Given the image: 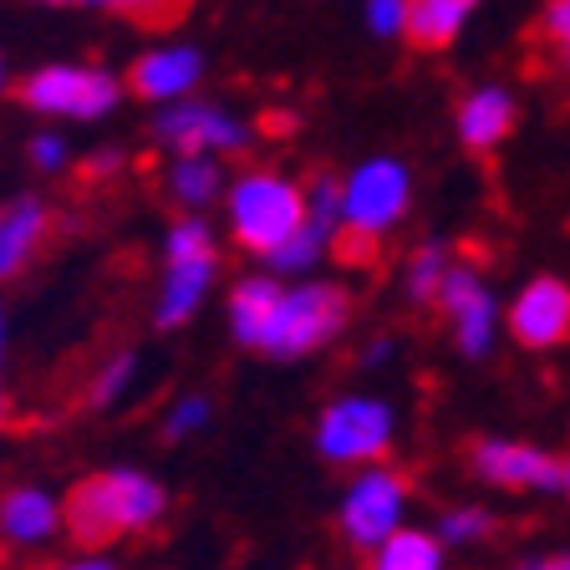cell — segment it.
Listing matches in <instances>:
<instances>
[{
    "label": "cell",
    "mask_w": 570,
    "mask_h": 570,
    "mask_svg": "<svg viewBox=\"0 0 570 570\" xmlns=\"http://www.w3.org/2000/svg\"><path fill=\"white\" fill-rule=\"evenodd\" d=\"M520 570H570V550H546V556L520 560Z\"/></svg>",
    "instance_id": "f1b7e54d"
},
{
    "label": "cell",
    "mask_w": 570,
    "mask_h": 570,
    "mask_svg": "<svg viewBox=\"0 0 570 570\" xmlns=\"http://www.w3.org/2000/svg\"><path fill=\"white\" fill-rule=\"evenodd\" d=\"M433 306L443 311V321H449V332H453V346H459L469 362H479V356L494 352L499 301H494V291L484 285V275H479L474 265H449Z\"/></svg>",
    "instance_id": "9c48e42d"
},
{
    "label": "cell",
    "mask_w": 570,
    "mask_h": 570,
    "mask_svg": "<svg viewBox=\"0 0 570 570\" xmlns=\"http://www.w3.org/2000/svg\"><path fill=\"white\" fill-rule=\"evenodd\" d=\"M352 291L342 281L281 285L275 275H249L229 291V336L245 352L301 362V356L332 346L352 326Z\"/></svg>",
    "instance_id": "6da1fadb"
},
{
    "label": "cell",
    "mask_w": 570,
    "mask_h": 570,
    "mask_svg": "<svg viewBox=\"0 0 570 570\" xmlns=\"http://www.w3.org/2000/svg\"><path fill=\"white\" fill-rule=\"evenodd\" d=\"M132 382H138V352H118V356H112V362H107V367L92 377L87 397H92V407H118L122 397L132 392Z\"/></svg>",
    "instance_id": "cb8c5ba5"
},
{
    "label": "cell",
    "mask_w": 570,
    "mask_h": 570,
    "mask_svg": "<svg viewBox=\"0 0 570 570\" xmlns=\"http://www.w3.org/2000/svg\"><path fill=\"white\" fill-rule=\"evenodd\" d=\"M47 235H51V204L16 199L11 209H0V285L26 275V265L47 249Z\"/></svg>",
    "instance_id": "2e32d148"
},
{
    "label": "cell",
    "mask_w": 570,
    "mask_h": 570,
    "mask_svg": "<svg viewBox=\"0 0 570 570\" xmlns=\"http://www.w3.org/2000/svg\"><path fill=\"white\" fill-rule=\"evenodd\" d=\"M494 514L484 510V504H453V510L439 514V524H433V534L443 540V550H463V546H479V540H489L494 534Z\"/></svg>",
    "instance_id": "7402d4cb"
},
{
    "label": "cell",
    "mask_w": 570,
    "mask_h": 570,
    "mask_svg": "<svg viewBox=\"0 0 570 570\" xmlns=\"http://www.w3.org/2000/svg\"><path fill=\"white\" fill-rule=\"evenodd\" d=\"M479 0H403V26H397V36H403L413 51H449L453 41H459V31L469 26V16H474Z\"/></svg>",
    "instance_id": "e0dca14e"
},
{
    "label": "cell",
    "mask_w": 570,
    "mask_h": 570,
    "mask_svg": "<svg viewBox=\"0 0 570 570\" xmlns=\"http://www.w3.org/2000/svg\"><path fill=\"white\" fill-rule=\"evenodd\" d=\"M225 209H229V235L245 255H261L271 261L285 239L296 235L311 219L306 204V184L271 168H255V174H239L225 189Z\"/></svg>",
    "instance_id": "3957f363"
},
{
    "label": "cell",
    "mask_w": 570,
    "mask_h": 570,
    "mask_svg": "<svg viewBox=\"0 0 570 570\" xmlns=\"http://www.w3.org/2000/svg\"><path fill=\"white\" fill-rule=\"evenodd\" d=\"M392 433H397V417H392L387 397L352 392V397H336L321 407L316 453L332 469H367V463H382V453L392 449Z\"/></svg>",
    "instance_id": "8992f818"
},
{
    "label": "cell",
    "mask_w": 570,
    "mask_h": 570,
    "mask_svg": "<svg viewBox=\"0 0 570 570\" xmlns=\"http://www.w3.org/2000/svg\"><path fill=\"white\" fill-rule=\"evenodd\" d=\"M214 275H219V245H214L209 225L194 219V214L174 219V229L164 239V296L154 306L158 332H178V326H189L199 316Z\"/></svg>",
    "instance_id": "277c9868"
},
{
    "label": "cell",
    "mask_w": 570,
    "mask_h": 570,
    "mask_svg": "<svg viewBox=\"0 0 570 570\" xmlns=\"http://www.w3.org/2000/svg\"><path fill=\"white\" fill-rule=\"evenodd\" d=\"M31 164L47 168V174H57V168L67 164V142H61L57 132H41V138H31Z\"/></svg>",
    "instance_id": "4316f807"
},
{
    "label": "cell",
    "mask_w": 570,
    "mask_h": 570,
    "mask_svg": "<svg viewBox=\"0 0 570 570\" xmlns=\"http://www.w3.org/2000/svg\"><path fill=\"white\" fill-rule=\"evenodd\" d=\"M469 469L479 484L510 489V494H556L560 489V459L524 439H474Z\"/></svg>",
    "instance_id": "30bf717a"
},
{
    "label": "cell",
    "mask_w": 570,
    "mask_h": 570,
    "mask_svg": "<svg viewBox=\"0 0 570 570\" xmlns=\"http://www.w3.org/2000/svg\"><path fill=\"white\" fill-rule=\"evenodd\" d=\"M534 41L556 51L560 67H570V0H546L540 26H534Z\"/></svg>",
    "instance_id": "484cf974"
},
{
    "label": "cell",
    "mask_w": 570,
    "mask_h": 570,
    "mask_svg": "<svg viewBox=\"0 0 570 570\" xmlns=\"http://www.w3.org/2000/svg\"><path fill=\"white\" fill-rule=\"evenodd\" d=\"M154 138L164 142V148H174L178 158H229V154H245L249 148V128L245 122H235L229 112H219V107L209 102H184L178 97L174 107H164V118L154 122Z\"/></svg>",
    "instance_id": "8fae6325"
},
{
    "label": "cell",
    "mask_w": 570,
    "mask_h": 570,
    "mask_svg": "<svg viewBox=\"0 0 570 570\" xmlns=\"http://www.w3.org/2000/svg\"><path fill=\"white\" fill-rule=\"evenodd\" d=\"M367 570H443V540L433 530L403 524L377 550H367Z\"/></svg>",
    "instance_id": "ac0fdd59"
},
{
    "label": "cell",
    "mask_w": 570,
    "mask_h": 570,
    "mask_svg": "<svg viewBox=\"0 0 570 570\" xmlns=\"http://www.w3.org/2000/svg\"><path fill=\"white\" fill-rule=\"evenodd\" d=\"M11 97L41 118H77L92 122L102 112H112L122 97V82L107 77L102 67H41L26 71L21 82L11 87Z\"/></svg>",
    "instance_id": "52a82bcc"
},
{
    "label": "cell",
    "mask_w": 570,
    "mask_h": 570,
    "mask_svg": "<svg viewBox=\"0 0 570 570\" xmlns=\"http://www.w3.org/2000/svg\"><path fill=\"white\" fill-rule=\"evenodd\" d=\"M0 356H6V311H0ZM0 423H6V387H0Z\"/></svg>",
    "instance_id": "4dcf8cb0"
},
{
    "label": "cell",
    "mask_w": 570,
    "mask_h": 570,
    "mask_svg": "<svg viewBox=\"0 0 570 570\" xmlns=\"http://www.w3.org/2000/svg\"><path fill=\"white\" fill-rule=\"evenodd\" d=\"M204 77V61L199 51H184V47H164V51H148L128 67L122 87L142 102H178V97H189L194 82Z\"/></svg>",
    "instance_id": "5bb4252c"
},
{
    "label": "cell",
    "mask_w": 570,
    "mask_h": 570,
    "mask_svg": "<svg viewBox=\"0 0 570 570\" xmlns=\"http://www.w3.org/2000/svg\"><path fill=\"white\" fill-rule=\"evenodd\" d=\"M407 199H413L407 168L397 158H372L352 178H342V225L336 229L382 245V235L407 214Z\"/></svg>",
    "instance_id": "ba28073f"
},
{
    "label": "cell",
    "mask_w": 570,
    "mask_h": 570,
    "mask_svg": "<svg viewBox=\"0 0 570 570\" xmlns=\"http://www.w3.org/2000/svg\"><path fill=\"white\" fill-rule=\"evenodd\" d=\"M560 494L570 499V459H560Z\"/></svg>",
    "instance_id": "836d02e7"
},
{
    "label": "cell",
    "mask_w": 570,
    "mask_h": 570,
    "mask_svg": "<svg viewBox=\"0 0 570 570\" xmlns=\"http://www.w3.org/2000/svg\"><path fill=\"white\" fill-rule=\"evenodd\" d=\"M214 417V403L204 397V392H189V397H178L174 407L164 413V439L168 443H189L194 433H204Z\"/></svg>",
    "instance_id": "d4e9b609"
},
{
    "label": "cell",
    "mask_w": 570,
    "mask_h": 570,
    "mask_svg": "<svg viewBox=\"0 0 570 570\" xmlns=\"http://www.w3.org/2000/svg\"><path fill=\"white\" fill-rule=\"evenodd\" d=\"M453 122H459V142L469 154H494L499 142L520 128V102L504 87H479L459 102Z\"/></svg>",
    "instance_id": "9a60e30c"
},
{
    "label": "cell",
    "mask_w": 570,
    "mask_h": 570,
    "mask_svg": "<svg viewBox=\"0 0 570 570\" xmlns=\"http://www.w3.org/2000/svg\"><path fill=\"white\" fill-rule=\"evenodd\" d=\"M332 235H336V225H326V219H306V225H301L296 235H291V239H285V245L271 255V265H275L281 275L311 271L321 255H332Z\"/></svg>",
    "instance_id": "ffe728a7"
},
{
    "label": "cell",
    "mask_w": 570,
    "mask_h": 570,
    "mask_svg": "<svg viewBox=\"0 0 570 570\" xmlns=\"http://www.w3.org/2000/svg\"><path fill=\"white\" fill-rule=\"evenodd\" d=\"M0 87H6V71H0Z\"/></svg>",
    "instance_id": "e575fe53"
},
{
    "label": "cell",
    "mask_w": 570,
    "mask_h": 570,
    "mask_svg": "<svg viewBox=\"0 0 570 570\" xmlns=\"http://www.w3.org/2000/svg\"><path fill=\"white\" fill-rule=\"evenodd\" d=\"M387 356H392V342H372L367 346V362H387Z\"/></svg>",
    "instance_id": "1f68e13d"
},
{
    "label": "cell",
    "mask_w": 570,
    "mask_h": 570,
    "mask_svg": "<svg viewBox=\"0 0 570 570\" xmlns=\"http://www.w3.org/2000/svg\"><path fill=\"white\" fill-rule=\"evenodd\" d=\"M41 6H61V11H71V6H102V0H41Z\"/></svg>",
    "instance_id": "d6a6232c"
},
{
    "label": "cell",
    "mask_w": 570,
    "mask_h": 570,
    "mask_svg": "<svg viewBox=\"0 0 570 570\" xmlns=\"http://www.w3.org/2000/svg\"><path fill=\"white\" fill-rule=\"evenodd\" d=\"M168 194H174L184 209H209L219 194H225V168H219V158H178L174 168H168Z\"/></svg>",
    "instance_id": "d6986e66"
},
{
    "label": "cell",
    "mask_w": 570,
    "mask_h": 570,
    "mask_svg": "<svg viewBox=\"0 0 570 570\" xmlns=\"http://www.w3.org/2000/svg\"><path fill=\"white\" fill-rule=\"evenodd\" d=\"M168 489L142 469H97L77 479L61 499V530L82 550H107L112 540H128L164 524Z\"/></svg>",
    "instance_id": "7a4b0ae2"
},
{
    "label": "cell",
    "mask_w": 570,
    "mask_h": 570,
    "mask_svg": "<svg viewBox=\"0 0 570 570\" xmlns=\"http://www.w3.org/2000/svg\"><path fill=\"white\" fill-rule=\"evenodd\" d=\"M449 265H453V255H449L443 239H428L423 249H413V261H407V271H403L407 296H413L417 306H433V301H439L443 275H449Z\"/></svg>",
    "instance_id": "44dd1931"
},
{
    "label": "cell",
    "mask_w": 570,
    "mask_h": 570,
    "mask_svg": "<svg viewBox=\"0 0 570 570\" xmlns=\"http://www.w3.org/2000/svg\"><path fill=\"white\" fill-rule=\"evenodd\" d=\"M504 326L524 352H550L570 342V285L556 275H534L504 311Z\"/></svg>",
    "instance_id": "7c38bea8"
},
{
    "label": "cell",
    "mask_w": 570,
    "mask_h": 570,
    "mask_svg": "<svg viewBox=\"0 0 570 570\" xmlns=\"http://www.w3.org/2000/svg\"><path fill=\"white\" fill-rule=\"evenodd\" d=\"M61 534V499L41 484H16L0 499V540L16 550H41Z\"/></svg>",
    "instance_id": "4fadbf2b"
},
{
    "label": "cell",
    "mask_w": 570,
    "mask_h": 570,
    "mask_svg": "<svg viewBox=\"0 0 570 570\" xmlns=\"http://www.w3.org/2000/svg\"><path fill=\"white\" fill-rule=\"evenodd\" d=\"M57 570H118V566H112V560H107L102 550H82L77 560H61Z\"/></svg>",
    "instance_id": "f546056e"
},
{
    "label": "cell",
    "mask_w": 570,
    "mask_h": 570,
    "mask_svg": "<svg viewBox=\"0 0 570 570\" xmlns=\"http://www.w3.org/2000/svg\"><path fill=\"white\" fill-rule=\"evenodd\" d=\"M194 0H102V11H118L138 31H174L189 16Z\"/></svg>",
    "instance_id": "603a6c76"
},
{
    "label": "cell",
    "mask_w": 570,
    "mask_h": 570,
    "mask_svg": "<svg viewBox=\"0 0 570 570\" xmlns=\"http://www.w3.org/2000/svg\"><path fill=\"white\" fill-rule=\"evenodd\" d=\"M407 504H413V484H407L403 469H392V463L352 469V484H346L342 504H336L342 540L367 556V550H377L387 534H397L407 524Z\"/></svg>",
    "instance_id": "5b68a950"
},
{
    "label": "cell",
    "mask_w": 570,
    "mask_h": 570,
    "mask_svg": "<svg viewBox=\"0 0 570 570\" xmlns=\"http://www.w3.org/2000/svg\"><path fill=\"white\" fill-rule=\"evenodd\" d=\"M372 26H377L382 36H397V26H403V0H372Z\"/></svg>",
    "instance_id": "83f0119b"
}]
</instances>
